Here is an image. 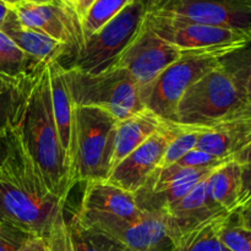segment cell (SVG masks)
<instances>
[{
  "mask_svg": "<svg viewBox=\"0 0 251 251\" xmlns=\"http://www.w3.org/2000/svg\"><path fill=\"white\" fill-rule=\"evenodd\" d=\"M64 212L58 216L48 237L46 238L48 251H75Z\"/></svg>",
  "mask_w": 251,
  "mask_h": 251,
  "instance_id": "cell-29",
  "label": "cell"
},
{
  "mask_svg": "<svg viewBox=\"0 0 251 251\" xmlns=\"http://www.w3.org/2000/svg\"><path fill=\"white\" fill-rule=\"evenodd\" d=\"M238 222L251 230V202L234 211Z\"/></svg>",
  "mask_w": 251,
  "mask_h": 251,
  "instance_id": "cell-33",
  "label": "cell"
},
{
  "mask_svg": "<svg viewBox=\"0 0 251 251\" xmlns=\"http://www.w3.org/2000/svg\"><path fill=\"white\" fill-rule=\"evenodd\" d=\"M130 2L131 0H96L81 22L85 41L114 19Z\"/></svg>",
  "mask_w": 251,
  "mask_h": 251,
  "instance_id": "cell-25",
  "label": "cell"
},
{
  "mask_svg": "<svg viewBox=\"0 0 251 251\" xmlns=\"http://www.w3.org/2000/svg\"><path fill=\"white\" fill-rule=\"evenodd\" d=\"M242 184V166L235 161L226 162L206 178L210 198L227 212L237 210Z\"/></svg>",
  "mask_w": 251,
  "mask_h": 251,
  "instance_id": "cell-19",
  "label": "cell"
},
{
  "mask_svg": "<svg viewBox=\"0 0 251 251\" xmlns=\"http://www.w3.org/2000/svg\"><path fill=\"white\" fill-rule=\"evenodd\" d=\"M178 131V124L164 122L161 129L113 168L108 183L135 194L159 168L166 150Z\"/></svg>",
  "mask_w": 251,
  "mask_h": 251,
  "instance_id": "cell-13",
  "label": "cell"
},
{
  "mask_svg": "<svg viewBox=\"0 0 251 251\" xmlns=\"http://www.w3.org/2000/svg\"><path fill=\"white\" fill-rule=\"evenodd\" d=\"M251 202V163L242 166V184H240V194L238 200V208L247 206Z\"/></svg>",
  "mask_w": 251,
  "mask_h": 251,
  "instance_id": "cell-31",
  "label": "cell"
},
{
  "mask_svg": "<svg viewBox=\"0 0 251 251\" xmlns=\"http://www.w3.org/2000/svg\"><path fill=\"white\" fill-rule=\"evenodd\" d=\"M146 15L145 7L131 0L114 19L86 39L82 50L74 58V68L87 74H100L114 66L141 29Z\"/></svg>",
  "mask_w": 251,
  "mask_h": 251,
  "instance_id": "cell-7",
  "label": "cell"
},
{
  "mask_svg": "<svg viewBox=\"0 0 251 251\" xmlns=\"http://www.w3.org/2000/svg\"><path fill=\"white\" fill-rule=\"evenodd\" d=\"M215 55H184L162 71L154 80L141 86L145 109L163 122H174L176 105L184 93L203 75L220 66Z\"/></svg>",
  "mask_w": 251,
  "mask_h": 251,
  "instance_id": "cell-8",
  "label": "cell"
},
{
  "mask_svg": "<svg viewBox=\"0 0 251 251\" xmlns=\"http://www.w3.org/2000/svg\"><path fill=\"white\" fill-rule=\"evenodd\" d=\"M0 31L9 37L25 54L42 63L60 60L65 54H70L65 44L22 26L15 12L10 9Z\"/></svg>",
  "mask_w": 251,
  "mask_h": 251,
  "instance_id": "cell-17",
  "label": "cell"
},
{
  "mask_svg": "<svg viewBox=\"0 0 251 251\" xmlns=\"http://www.w3.org/2000/svg\"><path fill=\"white\" fill-rule=\"evenodd\" d=\"M21 251H48V249H47L46 239L37 237L32 238V239L27 243L26 247H25Z\"/></svg>",
  "mask_w": 251,
  "mask_h": 251,
  "instance_id": "cell-36",
  "label": "cell"
},
{
  "mask_svg": "<svg viewBox=\"0 0 251 251\" xmlns=\"http://www.w3.org/2000/svg\"><path fill=\"white\" fill-rule=\"evenodd\" d=\"M151 14L237 29L251 36V0H171Z\"/></svg>",
  "mask_w": 251,
  "mask_h": 251,
  "instance_id": "cell-11",
  "label": "cell"
},
{
  "mask_svg": "<svg viewBox=\"0 0 251 251\" xmlns=\"http://www.w3.org/2000/svg\"><path fill=\"white\" fill-rule=\"evenodd\" d=\"M22 26L65 44L74 58L85 46L82 26L77 15L64 0L31 2L26 0L11 5Z\"/></svg>",
  "mask_w": 251,
  "mask_h": 251,
  "instance_id": "cell-9",
  "label": "cell"
},
{
  "mask_svg": "<svg viewBox=\"0 0 251 251\" xmlns=\"http://www.w3.org/2000/svg\"><path fill=\"white\" fill-rule=\"evenodd\" d=\"M66 222L75 251H123L120 245L112 238L83 226L76 215Z\"/></svg>",
  "mask_w": 251,
  "mask_h": 251,
  "instance_id": "cell-23",
  "label": "cell"
},
{
  "mask_svg": "<svg viewBox=\"0 0 251 251\" xmlns=\"http://www.w3.org/2000/svg\"><path fill=\"white\" fill-rule=\"evenodd\" d=\"M181 56H184L183 53L178 48L157 36L144 21L139 33L114 66L126 69L140 86H145Z\"/></svg>",
  "mask_w": 251,
  "mask_h": 251,
  "instance_id": "cell-12",
  "label": "cell"
},
{
  "mask_svg": "<svg viewBox=\"0 0 251 251\" xmlns=\"http://www.w3.org/2000/svg\"><path fill=\"white\" fill-rule=\"evenodd\" d=\"M205 129L207 127L186 126V125L178 124V131L169 142L159 168H167V167L173 166L176 162L180 161L188 152L195 149L199 137Z\"/></svg>",
  "mask_w": 251,
  "mask_h": 251,
  "instance_id": "cell-26",
  "label": "cell"
},
{
  "mask_svg": "<svg viewBox=\"0 0 251 251\" xmlns=\"http://www.w3.org/2000/svg\"><path fill=\"white\" fill-rule=\"evenodd\" d=\"M83 226L112 238L123 251H173L162 212L144 211L136 220H102Z\"/></svg>",
  "mask_w": 251,
  "mask_h": 251,
  "instance_id": "cell-10",
  "label": "cell"
},
{
  "mask_svg": "<svg viewBox=\"0 0 251 251\" xmlns=\"http://www.w3.org/2000/svg\"><path fill=\"white\" fill-rule=\"evenodd\" d=\"M32 238L29 233L0 220V251H21Z\"/></svg>",
  "mask_w": 251,
  "mask_h": 251,
  "instance_id": "cell-28",
  "label": "cell"
},
{
  "mask_svg": "<svg viewBox=\"0 0 251 251\" xmlns=\"http://www.w3.org/2000/svg\"><path fill=\"white\" fill-rule=\"evenodd\" d=\"M2 1H4V2H6V4L9 5V6H11V5L16 4V2L21 1V0H2Z\"/></svg>",
  "mask_w": 251,
  "mask_h": 251,
  "instance_id": "cell-39",
  "label": "cell"
},
{
  "mask_svg": "<svg viewBox=\"0 0 251 251\" xmlns=\"http://www.w3.org/2000/svg\"><path fill=\"white\" fill-rule=\"evenodd\" d=\"M48 73L49 91H50L51 110H53L54 120L56 129L60 137L61 146L68 156L71 166L74 152V105L71 100L70 91L65 78V68L60 64V60H54L47 64Z\"/></svg>",
  "mask_w": 251,
  "mask_h": 251,
  "instance_id": "cell-16",
  "label": "cell"
},
{
  "mask_svg": "<svg viewBox=\"0 0 251 251\" xmlns=\"http://www.w3.org/2000/svg\"><path fill=\"white\" fill-rule=\"evenodd\" d=\"M10 152V131L6 135L0 136V167L7 158Z\"/></svg>",
  "mask_w": 251,
  "mask_h": 251,
  "instance_id": "cell-37",
  "label": "cell"
},
{
  "mask_svg": "<svg viewBox=\"0 0 251 251\" xmlns=\"http://www.w3.org/2000/svg\"><path fill=\"white\" fill-rule=\"evenodd\" d=\"M232 159L237 162V163H239L240 166L251 163V141L247 145V146L243 147L239 152H237V153L233 156Z\"/></svg>",
  "mask_w": 251,
  "mask_h": 251,
  "instance_id": "cell-35",
  "label": "cell"
},
{
  "mask_svg": "<svg viewBox=\"0 0 251 251\" xmlns=\"http://www.w3.org/2000/svg\"><path fill=\"white\" fill-rule=\"evenodd\" d=\"M47 64H39L32 73L11 129L19 135L47 188L66 200L75 184L51 110Z\"/></svg>",
  "mask_w": 251,
  "mask_h": 251,
  "instance_id": "cell-1",
  "label": "cell"
},
{
  "mask_svg": "<svg viewBox=\"0 0 251 251\" xmlns=\"http://www.w3.org/2000/svg\"><path fill=\"white\" fill-rule=\"evenodd\" d=\"M142 213L134 194L108 181H95L86 184L75 215L82 225H90L102 220H136Z\"/></svg>",
  "mask_w": 251,
  "mask_h": 251,
  "instance_id": "cell-14",
  "label": "cell"
},
{
  "mask_svg": "<svg viewBox=\"0 0 251 251\" xmlns=\"http://www.w3.org/2000/svg\"><path fill=\"white\" fill-rule=\"evenodd\" d=\"M212 199L206 189V179L196 184L184 198L163 211L172 242L190 232L202 223L226 213ZM230 213V212H229Z\"/></svg>",
  "mask_w": 251,
  "mask_h": 251,
  "instance_id": "cell-15",
  "label": "cell"
},
{
  "mask_svg": "<svg viewBox=\"0 0 251 251\" xmlns=\"http://www.w3.org/2000/svg\"><path fill=\"white\" fill-rule=\"evenodd\" d=\"M145 24L157 36L178 48L183 55L223 58L251 44V36L245 32L184 21L158 14H147Z\"/></svg>",
  "mask_w": 251,
  "mask_h": 251,
  "instance_id": "cell-6",
  "label": "cell"
},
{
  "mask_svg": "<svg viewBox=\"0 0 251 251\" xmlns=\"http://www.w3.org/2000/svg\"><path fill=\"white\" fill-rule=\"evenodd\" d=\"M244 108V100L228 74L220 64L190 86L176 105L174 122L186 126L211 127Z\"/></svg>",
  "mask_w": 251,
  "mask_h": 251,
  "instance_id": "cell-5",
  "label": "cell"
},
{
  "mask_svg": "<svg viewBox=\"0 0 251 251\" xmlns=\"http://www.w3.org/2000/svg\"><path fill=\"white\" fill-rule=\"evenodd\" d=\"M65 78L74 105L96 107L124 120L145 110L141 86L131 74L120 66H112L100 74H87L70 66Z\"/></svg>",
  "mask_w": 251,
  "mask_h": 251,
  "instance_id": "cell-4",
  "label": "cell"
},
{
  "mask_svg": "<svg viewBox=\"0 0 251 251\" xmlns=\"http://www.w3.org/2000/svg\"><path fill=\"white\" fill-rule=\"evenodd\" d=\"M163 123V120L147 109L124 120H119L115 137L113 168L137 147L141 146L154 132L158 131Z\"/></svg>",
  "mask_w": 251,
  "mask_h": 251,
  "instance_id": "cell-18",
  "label": "cell"
},
{
  "mask_svg": "<svg viewBox=\"0 0 251 251\" xmlns=\"http://www.w3.org/2000/svg\"><path fill=\"white\" fill-rule=\"evenodd\" d=\"M64 1L74 10V12L77 15L78 20L82 22L83 17L86 16L87 11L90 10V7L92 6V4L96 0H64Z\"/></svg>",
  "mask_w": 251,
  "mask_h": 251,
  "instance_id": "cell-32",
  "label": "cell"
},
{
  "mask_svg": "<svg viewBox=\"0 0 251 251\" xmlns=\"http://www.w3.org/2000/svg\"><path fill=\"white\" fill-rule=\"evenodd\" d=\"M74 118V152L71 159L74 184L107 181L113 171L119 120L100 108L78 105H75Z\"/></svg>",
  "mask_w": 251,
  "mask_h": 251,
  "instance_id": "cell-3",
  "label": "cell"
},
{
  "mask_svg": "<svg viewBox=\"0 0 251 251\" xmlns=\"http://www.w3.org/2000/svg\"><path fill=\"white\" fill-rule=\"evenodd\" d=\"M26 1H31V2H49V1H53V0H26Z\"/></svg>",
  "mask_w": 251,
  "mask_h": 251,
  "instance_id": "cell-40",
  "label": "cell"
},
{
  "mask_svg": "<svg viewBox=\"0 0 251 251\" xmlns=\"http://www.w3.org/2000/svg\"><path fill=\"white\" fill-rule=\"evenodd\" d=\"M66 200L44 183L19 135L10 129V152L0 167V220L46 239Z\"/></svg>",
  "mask_w": 251,
  "mask_h": 251,
  "instance_id": "cell-2",
  "label": "cell"
},
{
  "mask_svg": "<svg viewBox=\"0 0 251 251\" xmlns=\"http://www.w3.org/2000/svg\"><path fill=\"white\" fill-rule=\"evenodd\" d=\"M218 235L229 251H251V230L238 222L234 212L225 218Z\"/></svg>",
  "mask_w": 251,
  "mask_h": 251,
  "instance_id": "cell-27",
  "label": "cell"
},
{
  "mask_svg": "<svg viewBox=\"0 0 251 251\" xmlns=\"http://www.w3.org/2000/svg\"><path fill=\"white\" fill-rule=\"evenodd\" d=\"M42 61L25 54L11 39L0 31V73L21 77L29 75Z\"/></svg>",
  "mask_w": 251,
  "mask_h": 251,
  "instance_id": "cell-24",
  "label": "cell"
},
{
  "mask_svg": "<svg viewBox=\"0 0 251 251\" xmlns=\"http://www.w3.org/2000/svg\"><path fill=\"white\" fill-rule=\"evenodd\" d=\"M221 64L232 76L244 100V108L232 118L251 117V44L223 56Z\"/></svg>",
  "mask_w": 251,
  "mask_h": 251,
  "instance_id": "cell-22",
  "label": "cell"
},
{
  "mask_svg": "<svg viewBox=\"0 0 251 251\" xmlns=\"http://www.w3.org/2000/svg\"><path fill=\"white\" fill-rule=\"evenodd\" d=\"M9 11H10L9 5H7L6 2L2 1V0H0V27H1L2 24H4Z\"/></svg>",
  "mask_w": 251,
  "mask_h": 251,
  "instance_id": "cell-38",
  "label": "cell"
},
{
  "mask_svg": "<svg viewBox=\"0 0 251 251\" xmlns=\"http://www.w3.org/2000/svg\"><path fill=\"white\" fill-rule=\"evenodd\" d=\"M230 161V159H223L218 158V157L212 156L206 152L199 151V150L194 149L190 152L185 154L180 161L176 162V164L181 167H188V168H196V169H210V168H217L221 164L226 163V162Z\"/></svg>",
  "mask_w": 251,
  "mask_h": 251,
  "instance_id": "cell-30",
  "label": "cell"
},
{
  "mask_svg": "<svg viewBox=\"0 0 251 251\" xmlns=\"http://www.w3.org/2000/svg\"><path fill=\"white\" fill-rule=\"evenodd\" d=\"M136 1H139L145 7L147 14H151V12L158 11L171 0H136Z\"/></svg>",
  "mask_w": 251,
  "mask_h": 251,
  "instance_id": "cell-34",
  "label": "cell"
},
{
  "mask_svg": "<svg viewBox=\"0 0 251 251\" xmlns=\"http://www.w3.org/2000/svg\"><path fill=\"white\" fill-rule=\"evenodd\" d=\"M229 212L202 223L174 242L173 251H229L220 239V227Z\"/></svg>",
  "mask_w": 251,
  "mask_h": 251,
  "instance_id": "cell-21",
  "label": "cell"
},
{
  "mask_svg": "<svg viewBox=\"0 0 251 251\" xmlns=\"http://www.w3.org/2000/svg\"><path fill=\"white\" fill-rule=\"evenodd\" d=\"M32 73L21 77L0 73V136L6 135L14 125Z\"/></svg>",
  "mask_w": 251,
  "mask_h": 251,
  "instance_id": "cell-20",
  "label": "cell"
}]
</instances>
